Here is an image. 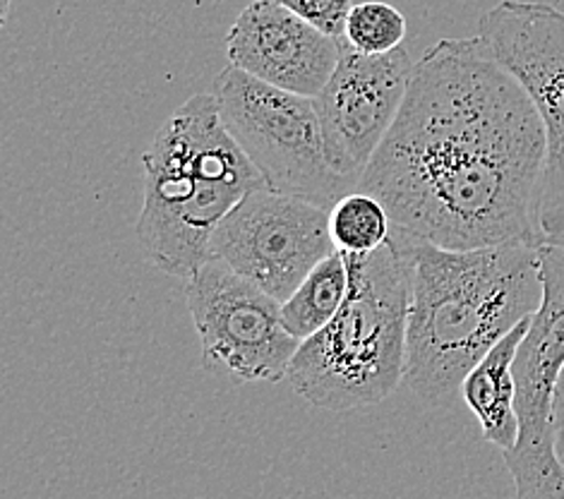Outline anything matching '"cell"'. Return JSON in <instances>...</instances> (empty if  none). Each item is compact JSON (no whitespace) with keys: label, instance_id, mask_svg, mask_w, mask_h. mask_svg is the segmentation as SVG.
<instances>
[{"label":"cell","instance_id":"13","mask_svg":"<svg viewBox=\"0 0 564 499\" xmlns=\"http://www.w3.org/2000/svg\"><path fill=\"white\" fill-rule=\"evenodd\" d=\"M348 295V267L337 250L303 279L289 301L281 303V322L293 339L305 341L337 317Z\"/></svg>","mask_w":564,"mask_h":499},{"label":"cell","instance_id":"7","mask_svg":"<svg viewBox=\"0 0 564 499\" xmlns=\"http://www.w3.org/2000/svg\"><path fill=\"white\" fill-rule=\"evenodd\" d=\"M488 44L527 87L545 126V171L539 205L543 242L564 246V12L531 0H500L478 22Z\"/></svg>","mask_w":564,"mask_h":499},{"label":"cell","instance_id":"15","mask_svg":"<svg viewBox=\"0 0 564 499\" xmlns=\"http://www.w3.org/2000/svg\"><path fill=\"white\" fill-rule=\"evenodd\" d=\"M406 39V18L384 0H362L346 18L344 44L362 56H384L401 48Z\"/></svg>","mask_w":564,"mask_h":499},{"label":"cell","instance_id":"2","mask_svg":"<svg viewBox=\"0 0 564 499\" xmlns=\"http://www.w3.org/2000/svg\"><path fill=\"white\" fill-rule=\"evenodd\" d=\"M401 238L411 267L404 382L427 406H442L497 341L543 303L535 246L447 250Z\"/></svg>","mask_w":564,"mask_h":499},{"label":"cell","instance_id":"10","mask_svg":"<svg viewBox=\"0 0 564 499\" xmlns=\"http://www.w3.org/2000/svg\"><path fill=\"white\" fill-rule=\"evenodd\" d=\"M413 65L404 46L362 56L344 44L337 70L313 99L329 166L356 187L394 126Z\"/></svg>","mask_w":564,"mask_h":499},{"label":"cell","instance_id":"14","mask_svg":"<svg viewBox=\"0 0 564 499\" xmlns=\"http://www.w3.org/2000/svg\"><path fill=\"white\" fill-rule=\"evenodd\" d=\"M329 231L339 252L370 254L392 236V219L380 199L356 191L329 209Z\"/></svg>","mask_w":564,"mask_h":499},{"label":"cell","instance_id":"9","mask_svg":"<svg viewBox=\"0 0 564 499\" xmlns=\"http://www.w3.org/2000/svg\"><path fill=\"white\" fill-rule=\"evenodd\" d=\"M212 252L284 303L322 260L337 252V246L329 231V209L262 187L221 221Z\"/></svg>","mask_w":564,"mask_h":499},{"label":"cell","instance_id":"4","mask_svg":"<svg viewBox=\"0 0 564 499\" xmlns=\"http://www.w3.org/2000/svg\"><path fill=\"white\" fill-rule=\"evenodd\" d=\"M344 260L346 301L325 329L301 341L286 375L303 401L334 413L392 397L404 382L409 341L411 267L394 226L382 248Z\"/></svg>","mask_w":564,"mask_h":499},{"label":"cell","instance_id":"3","mask_svg":"<svg viewBox=\"0 0 564 499\" xmlns=\"http://www.w3.org/2000/svg\"><path fill=\"white\" fill-rule=\"evenodd\" d=\"M144 205L138 240L161 272L187 281L214 260L221 221L267 187L228 134L214 94H195L161 126L142 154Z\"/></svg>","mask_w":564,"mask_h":499},{"label":"cell","instance_id":"6","mask_svg":"<svg viewBox=\"0 0 564 499\" xmlns=\"http://www.w3.org/2000/svg\"><path fill=\"white\" fill-rule=\"evenodd\" d=\"M543 303L514 360L519 440L505 452L517 499H564V466L555 449V391L564 372V246L543 242Z\"/></svg>","mask_w":564,"mask_h":499},{"label":"cell","instance_id":"5","mask_svg":"<svg viewBox=\"0 0 564 499\" xmlns=\"http://www.w3.org/2000/svg\"><path fill=\"white\" fill-rule=\"evenodd\" d=\"M212 94L228 134L274 193L332 209L356 183L329 166L315 101L276 89L228 65Z\"/></svg>","mask_w":564,"mask_h":499},{"label":"cell","instance_id":"12","mask_svg":"<svg viewBox=\"0 0 564 499\" xmlns=\"http://www.w3.org/2000/svg\"><path fill=\"white\" fill-rule=\"evenodd\" d=\"M529 327L531 317L497 341L490 354L466 375L459 389L466 406L476 415L482 440L502 454L512 452L519 440L514 360Z\"/></svg>","mask_w":564,"mask_h":499},{"label":"cell","instance_id":"17","mask_svg":"<svg viewBox=\"0 0 564 499\" xmlns=\"http://www.w3.org/2000/svg\"><path fill=\"white\" fill-rule=\"evenodd\" d=\"M553 425H555V449L560 464L564 466V372L560 377V384L555 391V411H553Z\"/></svg>","mask_w":564,"mask_h":499},{"label":"cell","instance_id":"1","mask_svg":"<svg viewBox=\"0 0 564 499\" xmlns=\"http://www.w3.org/2000/svg\"><path fill=\"white\" fill-rule=\"evenodd\" d=\"M545 126L531 94L480 36L440 39L356 191L397 231L447 250L543 246Z\"/></svg>","mask_w":564,"mask_h":499},{"label":"cell","instance_id":"16","mask_svg":"<svg viewBox=\"0 0 564 499\" xmlns=\"http://www.w3.org/2000/svg\"><path fill=\"white\" fill-rule=\"evenodd\" d=\"M276 3L291 10L293 15H299L307 24H313L322 34L344 42L346 18L354 8L351 0H276Z\"/></svg>","mask_w":564,"mask_h":499},{"label":"cell","instance_id":"11","mask_svg":"<svg viewBox=\"0 0 564 499\" xmlns=\"http://www.w3.org/2000/svg\"><path fill=\"white\" fill-rule=\"evenodd\" d=\"M337 42L276 0H254L226 34L228 65L260 83L315 99L341 58Z\"/></svg>","mask_w":564,"mask_h":499},{"label":"cell","instance_id":"8","mask_svg":"<svg viewBox=\"0 0 564 499\" xmlns=\"http://www.w3.org/2000/svg\"><path fill=\"white\" fill-rule=\"evenodd\" d=\"M185 301L207 370L224 368L248 384L286 380L301 341L284 329L270 293L214 258L185 281Z\"/></svg>","mask_w":564,"mask_h":499}]
</instances>
